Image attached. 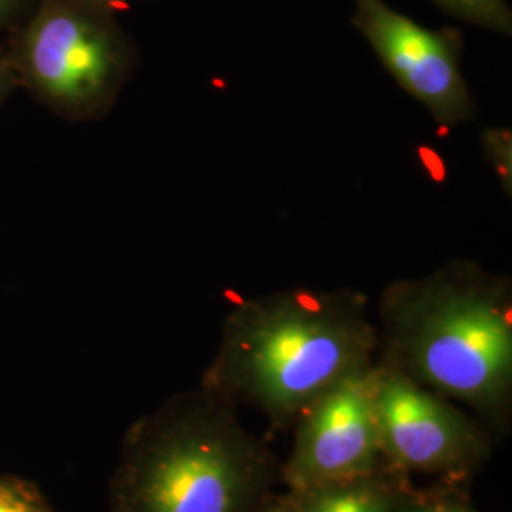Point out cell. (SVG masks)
Wrapping results in <instances>:
<instances>
[{
    "label": "cell",
    "instance_id": "3",
    "mask_svg": "<svg viewBox=\"0 0 512 512\" xmlns=\"http://www.w3.org/2000/svg\"><path fill=\"white\" fill-rule=\"evenodd\" d=\"M281 465L236 406L181 391L129 425L109 512H251L281 484Z\"/></svg>",
    "mask_w": 512,
    "mask_h": 512
},
{
    "label": "cell",
    "instance_id": "10",
    "mask_svg": "<svg viewBox=\"0 0 512 512\" xmlns=\"http://www.w3.org/2000/svg\"><path fill=\"white\" fill-rule=\"evenodd\" d=\"M0 512H55L37 484L16 475H0Z\"/></svg>",
    "mask_w": 512,
    "mask_h": 512
},
{
    "label": "cell",
    "instance_id": "2",
    "mask_svg": "<svg viewBox=\"0 0 512 512\" xmlns=\"http://www.w3.org/2000/svg\"><path fill=\"white\" fill-rule=\"evenodd\" d=\"M378 355L505 437L512 412V285L471 260L385 287L376 308Z\"/></svg>",
    "mask_w": 512,
    "mask_h": 512
},
{
    "label": "cell",
    "instance_id": "13",
    "mask_svg": "<svg viewBox=\"0 0 512 512\" xmlns=\"http://www.w3.org/2000/svg\"><path fill=\"white\" fill-rule=\"evenodd\" d=\"M37 0H0V33H12Z\"/></svg>",
    "mask_w": 512,
    "mask_h": 512
},
{
    "label": "cell",
    "instance_id": "4",
    "mask_svg": "<svg viewBox=\"0 0 512 512\" xmlns=\"http://www.w3.org/2000/svg\"><path fill=\"white\" fill-rule=\"evenodd\" d=\"M2 57L18 88L67 122L109 116L137 69L114 8L95 0H37Z\"/></svg>",
    "mask_w": 512,
    "mask_h": 512
},
{
    "label": "cell",
    "instance_id": "16",
    "mask_svg": "<svg viewBox=\"0 0 512 512\" xmlns=\"http://www.w3.org/2000/svg\"><path fill=\"white\" fill-rule=\"evenodd\" d=\"M95 2H101V4H105V6H110V8H116V6L129 4V2H137V0H95Z\"/></svg>",
    "mask_w": 512,
    "mask_h": 512
},
{
    "label": "cell",
    "instance_id": "15",
    "mask_svg": "<svg viewBox=\"0 0 512 512\" xmlns=\"http://www.w3.org/2000/svg\"><path fill=\"white\" fill-rule=\"evenodd\" d=\"M251 512H285L283 494L266 495Z\"/></svg>",
    "mask_w": 512,
    "mask_h": 512
},
{
    "label": "cell",
    "instance_id": "8",
    "mask_svg": "<svg viewBox=\"0 0 512 512\" xmlns=\"http://www.w3.org/2000/svg\"><path fill=\"white\" fill-rule=\"evenodd\" d=\"M425 494L412 476L382 463L361 475L287 490L285 512H408Z\"/></svg>",
    "mask_w": 512,
    "mask_h": 512
},
{
    "label": "cell",
    "instance_id": "7",
    "mask_svg": "<svg viewBox=\"0 0 512 512\" xmlns=\"http://www.w3.org/2000/svg\"><path fill=\"white\" fill-rule=\"evenodd\" d=\"M353 25L385 71L420 101L442 128H458L476 116V103L461 69V40L433 31L393 10L384 0H353Z\"/></svg>",
    "mask_w": 512,
    "mask_h": 512
},
{
    "label": "cell",
    "instance_id": "6",
    "mask_svg": "<svg viewBox=\"0 0 512 512\" xmlns=\"http://www.w3.org/2000/svg\"><path fill=\"white\" fill-rule=\"evenodd\" d=\"M376 361L330 385L294 421L281 484L298 490L361 475L385 463L374 410Z\"/></svg>",
    "mask_w": 512,
    "mask_h": 512
},
{
    "label": "cell",
    "instance_id": "14",
    "mask_svg": "<svg viewBox=\"0 0 512 512\" xmlns=\"http://www.w3.org/2000/svg\"><path fill=\"white\" fill-rule=\"evenodd\" d=\"M18 88V80L12 73V69L8 67L6 59L0 54V105L14 93Z\"/></svg>",
    "mask_w": 512,
    "mask_h": 512
},
{
    "label": "cell",
    "instance_id": "5",
    "mask_svg": "<svg viewBox=\"0 0 512 512\" xmlns=\"http://www.w3.org/2000/svg\"><path fill=\"white\" fill-rule=\"evenodd\" d=\"M374 410L384 461L404 475L467 486L492 458L494 435L482 421L380 359Z\"/></svg>",
    "mask_w": 512,
    "mask_h": 512
},
{
    "label": "cell",
    "instance_id": "12",
    "mask_svg": "<svg viewBox=\"0 0 512 512\" xmlns=\"http://www.w3.org/2000/svg\"><path fill=\"white\" fill-rule=\"evenodd\" d=\"M408 512H476L471 505L467 486L437 482L425 488V494Z\"/></svg>",
    "mask_w": 512,
    "mask_h": 512
},
{
    "label": "cell",
    "instance_id": "9",
    "mask_svg": "<svg viewBox=\"0 0 512 512\" xmlns=\"http://www.w3.org/2000/svg\"><path fill=\"white\" fill-rule=\"evenodd\" d=\"M456 18L497 33H511V10L507 0H433Z\"/></svg>",
    "mask_w": 512,
    "mask_h": 512
},
{
    "label": "cell",
    "instance_id": "1",
    "mask_svg": "<svg viewBox=\"0 0 512 512\" xmlns=\"http://www.w3.org/2000/svg\"><path fill=\"white\" fill-rule=\"evenodd\" d=\"M376 355L378 329L365 294L296 287L230 310L200 387L287 431L311 401L374 365Z\"/></svg>",
    "mask_w": 512,
    "mask_h": 512
},
{
    "label": "cell",
    "instance_id": "11",
    "mask_svg": "<svg viewBox=\"0 0 512 512\" xmlns=\"http://www.w3.org/2000/svg\"><path fill=\"white\" fill-rule=\"evenodd\" d=\"M482 152L494 169L497 181L507 196L512 194V131L509 128H488L482 133Z\"/></svg>",
    "mask_w": 512,
    "mask_h": 512
}]
</instances>
